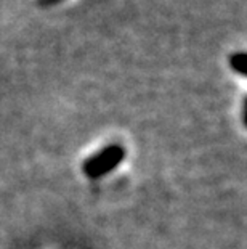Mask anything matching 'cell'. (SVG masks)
Wrapping results in <instances>:
<instances>
[{
	"instance_id": "6da1fadb",
	"label": "cell",
	"mask_w": 247,
	"mask_h": 249,
	"mask_svg": "<svg viewBox=\"0 0 247 249\" xmlns=\"http://www.w3.org/2000/svg\"><path fill=\"white\" fill-rule=\"evenodd\" d=\"M120 160H122V151L119 148H109V150L103 151L101 155H98L97 158H93V160L87 162L85 172L92 177L101 176V174L111 171Z\"/></svg>"
}]
</instances>
